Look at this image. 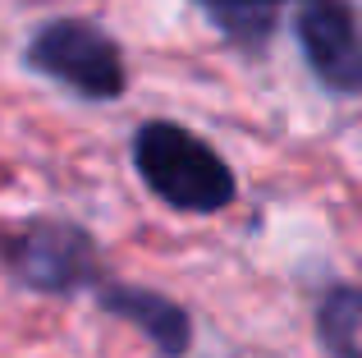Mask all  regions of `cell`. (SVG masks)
<instances>
[{"instance_id":"obj_1","label":"cell","mask_w":362,"mask_h":358,"mask_svg":"<svg viewBox=\"0 0 362 358\" xmlns=\"http://www.w3.org/2000/svg\"><path fill=\"white\" fill-rule=\"evenodd\" d=\"M133 171L165 207L188 216H216L234 202L225 156L175 120H147L133 134Z\"/></svg>"},{"instance_id":"obj_2","label":"cell","mask_w":362,"mask_h":358,"mask_svg":"<svg viewBox=\"0 0 362 358\" xmlns=\"http://www.w3.org/2000/svg\"><path fill=\"white\" fill-rule=\"evenodd\" d=\"M0 262L18 285L37 294H83V289L92 294L106 280L92 234L74 221H51V216H37L0 234Z\"/></svg>"},{"instance_id":"obj_3","label":"cell","mask_w":362,"mask_h":358,"mask_svg":"<svg viewBox=\"0 0 362 358\" xmlns=\"http://www.w3.org/2000/svg\"><path fill=\"white\" fill-rule=\"evenodd\" d=\"M28 64L74 88L88 101H115L124 92V51L110 33L88 18H51L28 42Z\"/></svg>"},{"instance_id":"obj_4","label":"cell","mask_w":362,"mask_h":358,"mask_svg":"<svg viewBox=\"0 0 362 358\" xmlns=\"http://www.w3.org/2000/svg\"><path fill=\"white\" fill-rule=\"evenodd\" d=\"M303 60L339 97H362V23L349 0H303L293 14Z\"/></svg>"},{"instance_id":"obj_5","label":"cell","mask_w":362,"mask_h":358,"mask_svg":"<svg viewBox=\"0 0 362 358\" xmlns=\"http://www.w3.org/2000/svg\"><path fill=\"white\" fill-rule=\"evenodd\" d=\"M92 299H97L106 313H115V317H124L129 326H138L160 358H184L188 350H193V322H188L184 304L165 299L160 289L124 285V280L106 276L97 289H92Z\"/></svg>"},{"instance_id":"obj_6","label":"cell","mask_w":362,"mask_h":358,"mask_svg":"<svg viewBox=\"0 0 362 358\" xmlns=\"http://www.w3.org/2000/svg\"><path fill=\"white\" fill-rule=\"evenodd\" d=\"M193 5L202 9L234 46L257 51V46L271 42L275 23H280V9L284 5H303V0H193Z\"/></svg>"},{"instance_id":"obj_7","label":"cell","mask_w":362,"mask_h":358,"mask_svg":"<svg viewBox=\"0 0 362 358\" xmlns=\"http://www.w3.org/2000/svg\"><path fill=\"white\" fill-rule=\"evenodd\" d=\"M321 340L335 358H362V285H335L317 304Z\"/></svg>"}]
</instances>
